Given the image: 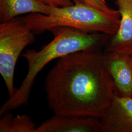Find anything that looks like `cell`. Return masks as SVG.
Returning <instances> with one entry per match:
<instances>
[{"mask_svg":"<svg viewBox=\"0 0 132 132\" xmlns=\"http://www.w3.org/2000/svg\"><path fill=\"white\" fill-rule=\"evenodd\" d=\"M131 55H132V54H131Z\"/></svg>","mask_w":132,"mask_h":132,"instance_id":"cell-13","label":"cell"},{"mask_svg":"<svg viewBox=\"0 0 132 132\" xmlns=\"http://www.w3.org/2000/svg\"><path fill=\"white\" fill-rule=\"evenodd\" d=\"M45 5L52 6H65L72 5L71 0H39Z\"/></svg>","mask_w":132,"mask_h":132,"instance_id":"cell-12","label":"cell"},{"mask_svg":"<svg viewBox=\"0 0 132 132\" xmlns=\"http://www.w3.org/2000/svg\"><path fill=\"white\" fill-rule=\"evenodd\" d=\"M34 35L21 18L0 24V73L10 97L16 89L14 87L16 62L24 48L35 41Z\"/></svg>","mask_w":132,"mask_h":132,"instance_id":"cell-4","label":"cell"},{"mask_svg":"<svg viewBox=\"0 0 132 132\" xmlns=\"http://www.w3.org/2000/svg\"><path fill=\"white\" fill-rule=\"evenodd\" d=\"M73 3H78L90 5L107 13H113L116 11L109 7L105 0H73Z\"/></svg>","mask_w":132,"mask_h":132,"instance_id":"cell-11","label":"cell"},{"mask_svg":"<svg viewBox=\"0 0 132 132\" xmlns=\"http://www.w3.org/2000/svg\"><path fill=\"white\" fill-rule=\"evenodd\" d=\"M120 21L116 33L105 45V51L132 54V0H117Z\"/></svg>","mask_w":132,"mask_h":132,"instance_id":"cell-8","label":"cell"},{"mask_svg":"<svg viewBox=\"0 0 132 132\" xmlns=\"http://www.w3.org/2000/svg\"><path fill=\"white\" fill-rule=\"evenodd\" d=\"M48 108L55 115L102 118L114 94L101 49L59 59L45 78Z\"/></svg>","mask_w":132,"mask_h":132,"instance_id":"cell-1","label":"cell"},{"mask_svg":"<svg viewBox=\"0 0 132 132\" xmlns=\"http://www.w3.org/2000/svg\"><path fill=\"white\" fill-rule=\"evenodd\" d=\"M39 0H0V22L4 23L21 15H47L51 9Z\"/></svg>","mask_w":132,"mask_h":132,"instance_id":"cell-9","label":"cell"},{"mask_svg":"<svg viewBox=\"0 0 132 132\" xmlns=\"http://www.w3.org/2000/svg\"><path fill=\"white\" fill-rule=\"evenodd\" d=\"M100 119L101 132H132V97L114 94Z\"/></svg>","mask_w":132,"mask_h":132,"instance_id":"cell-6","label":"cell"},{"mask_svg":"<svg viewBox=\"0 0 132 132\" xmlns=\"http://www.w3.org/2000/svg\"><path fill=\"white\" fill-rule=\"evenodd\" d=\"M35 132H101L99 118L54 115L36 128Z\"/></svg>","mask_w":132,"mask_h":132,"instance_id":"cell-7","label":"cell"},{"mask_svg":"<svg viewBox=\"0 0 132 132\" xmlns=\"http://www.w3.org/2000/svg\"><path fill=\"white\" fill-rule=\"evenodd\" d=\"M21 18L35 34H41L55 28L67 27L112 36L118 29L120 21L118 11L107 13L78 3L65 6H51L47 15L31 13Z\"/></svg>","mask_w":132,"mask_h":132,"instance_id":"cell-3","label":"cell"},{"mask_svg":"<svg viewBox=\"0 0 132 132\" xmlns=\"http://www.w3.org/2000/svg\"><path fill=\"white\" fill-rule=\"evenodd\" d=\"M54 38L38 51L28 50L22 54L27 60V76L13 95L0 109V115L28 104L34 80L43 69L52 60L81 51L101 49L111 35L102 33H88L75 28L58 27L50 30Z\"/></svg>","mask_w":132,"mask_h":132,"instance_id":"cell-2","label":"cell"},{"mask_svg":"<svg viewBox=\"0 0 132 132\" xmlns=\"http://www.w3.org/2000/svg\"><path fill=\"white\" fill-rule=\"evenodd\" d=\"M109 72L113 80L114 94L132 97V57L131 54L104 52Z\"/></svg>","mask_w":132,"mask_h":132,"instance_id":"cell-5","label":"cell"},{"mask_svg":"<svg viewBox=\"0 0 132 132\" xmlns=\"http://www.w3.org/2000/svg\"><path fill=\"white\" fill-rule=\"evenodd\" d=\"M2 116L0 119V132L36 131V125L28 115L18 114L14 117L7 112Z\"/></svg>","mask_w":132,"mask_h":132,"instance_id":"cell-10","label":"cell"}]
</instances>
